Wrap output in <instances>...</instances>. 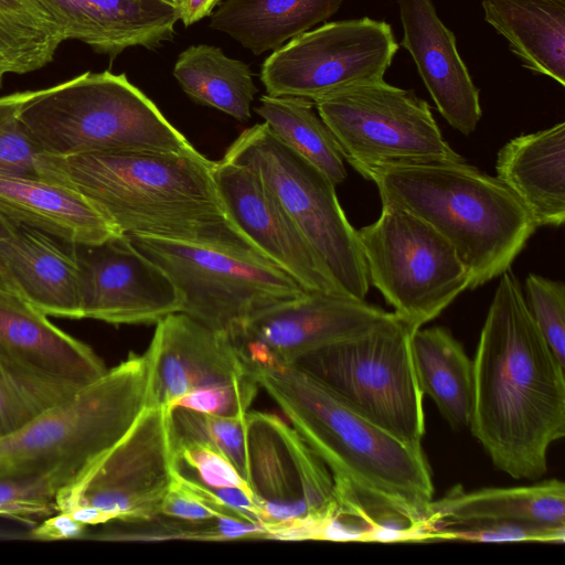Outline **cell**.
<instances>
[{
    "mask_svg": "<svg viewBox=\"0 0 565 565\" xmlns=\"http://www.w3.org/2000/svg\"><path fill=\"white\" fill-rule=\"evenodd\" d=\"M248 373L330 471L335 500L353 501L374 540H422L434 497L430 467L318 379L264 349L236 344Z\"/></svg>",
    "mask_w": 565,
    "mask_h": 565,
    "instance_id": "6da1fadb",
    "label": "cell"
},
{
    "mask_svg": "<svg viewBox=\"0 0 565 565\" xmlns=\"http://www.w3.org/2000/svg\"><path fill=\"white\" fill-rule=\"evenodd\" d=\"M472 360L469 428L492 463L539 480L550 446L565 435V366L555 358L509 268L500 276Z\"/></svg>",
    "mask_w": 565,
    "mask_h": 565,
    "instance_id": "7a4b0ae2",
    "label": "cell"
},
{
    "mask_svg": "<svg viewBox=\"0 0 565 565\" xmlns=\"http://www.w3.org/2000/svg\"><path fill=\"white\" fill-rule=\"evenodd\" d=\"M213 164L199 151H139L40 153L36 168L41 178L94 204L121 234L212 247L271 263L227 215Z\"/></svg>",
    "mask_w": 565,
    "mask_h": 565,
    "instance_id": "3957f363",
    "label": "cell"
},
{
    "mask_svg": "<svg viewBox=\"0 0 565 565\" xmlns=\"http://www.w3.org/2000/svg\"><path fill=\"white\" fill-rule=\"evenodd\" d=\"M382 203L427 222L455 248L476 289L509 269L536 230L529 212L497 177L463 161L373 170Z\"/></svg>",
    "mask_w": 565,
    "mask_h": 565,
    "instance_id": "277c9868",
    "label": "cell"
},
{
    "mask_svg": "<svg viewBox=\"0 0 565 565\" xmlns=\"http://www.w3.org/2000/svg\"><path fill=\"white\" fill-rule=\"evenodd\" d=\"M145 354L126 360L0 438V468L50 477L58 491L78 480L147 407Z\"/></svg>",
    "mask_w": 565,
    "mask_h": 565,
    "instance_id": "5b68a950",
    "label": "cell"
},
{
    "mask_svg": "<svg viewBox=\"0 0 565 565\" xmlns=\"http://www.w3.org/2000/svg\"><path fill=\"white\" fill-rule=\"evenodd\" d=\"M20 120L42 153L196 150L125 74L85 72L34 90Z\"/></svg>",
    "mask_w": 565,
    "mask_h": 565,
    "instance_id": "8992f818",
    "label": "cell"
},
{
    "mask_svg": "<svg viewBox=\"0 0 565 565\" xmlns=\"http://www.w3.org/2000/svg\"><path fill=\"white\" fill-rule=\"evenodd\" d=\"M418 329L394 311L371 330L291 362L334 392L361 416L423 450L425 414L411 339Z\"/></svg>",
    "mask_w": 565,
    "mask_h": 565,
    "instance_id": "52a82bcc",
    "label": "cell"
},
{
    "mask_svg": "<svg viewBox=\"0 0 565 565\" xmlns=\"http://www.w3.org/2000/svg\"><path fill=\"white\" fill-rule=\"evenodd\" d=\"M223 159L252 169L350 297L365 300L370 281L356 230L342 210L335 185L285 145L266 122L245 129Z\"/></svg>",
    "mask_w": 565,
    "mask_h": 565,
    "instance_id": "ba28073f",
    "label": "cell"
},
{
    "mask_svg": "<svg viewBox=\"0 0 565 565\" xmlns=\"http://www.w3.org/2000/svg\"><path fill=\"white\" fill-rule=\"evenodd\" d=\"M177 287L181 312L231 340L258 312L306 290L275 264L225 250L143 235H127Z\"/></svg>",
    "mask_w": 565,
    "mask_h": 565,
    "instance_id": "9c48e42d",
    "label": "cell"
},
{
    "mask_svg": "<svg viewBox=\"0 0 565 565\" xmlns=\"http://www.w3.org/2000/svg\"><path fill=\"white\" fill-rule=\"evenodd\" d=\"M313 104L343 159L365 179L387 166L465 160L444 139L428 103L384 79Z\"/></svg>",
    "mask_w": 565,
    "mask_h": 565,
    "instance_id": "30bf717a",
    "label": "cell"
},
{
    "mask_svg": "<svg viewBox=\"0 0 565 565\" xmlns=\"http://www.w3.org/2000/svg\"><path fill=\"white\" fill-rule=\"evenodd\" d=\"M372 284L415 328L438 317L469 276L451 244L409 211L382 203L379 218L356 230Z\"/></svg>",
    "mask_w": 565,
    "mask_h": 565,
    "instance_id": "8fae6325",
    "label": "cell"
},
{
    "mask_svg": "<svg viewBox=\"0 0 565 565\" xmlns=\"http://www.w3.org/2000/svg\"><path fill=\"white\" fill-rule=\"evenodd\" d=\"M247 483L259 510L265 539L281 529L308 527L315 540L332 519L333 478L302 437L277 415H245Z\"/></svg>",
    "mask_w": 565,
    "mask_h": 565,
    "instance_id": "7c38bea8",
    "label": "cell"
},
{
    "mask_svg": "<svg viewBox=\"0 0 565 565\" xmlns=\"http://www.w3.org/2000/svg\"><path fill=\"white\" fill-rule=\"evenodd\" d=\"M397 50L384 21L364 17L329 22L273 51L262 65L260 79L269 96L315 103L383 79Z\"/></svg>",
    "mask_w": 565,
    "mask_h": 565,
    "instance_id": "4fadbf2b",
    "label": "cell"
},
{
    "mask_svg": "<svg viewBox=\"0 0 565 565\" xmlns=\"http://www.w3.org/2000/svg\"><path fill=\"white\" fill-rule=\"evenodd\" d=\"M173 480L169 408L146 407L113 448L57 492L55 510L89 505L108 523L151 518L160 513Z\"/></svg>",
    "mask_w": 565,
    "mask_h": 565,
    "instance_id": "5bb4252c",
    "label": "cell"
},
{
    "mask_svg": "<svg viewBox=\"0 0 565 565\" xmlns=\"http://www.w3.org/2000/svg\"><path fill=\"white\" fill-rule=\"evenodd\" d=\"M83 318L110 324H154L181 312V296L154 262L125 234L97 244H74Z\"/></svg>",
    "mask_w": 565,
    "mask_h": 565,
    "instance_id": "9a60e30c",
    "label": "cell"
},
{
    "mask_svg": "<svg viewBox=\"0 0 565 565\" xmlns=\"http://www.w3.org/2000/svg\"><path fill=\"white\" fill-rule=\"evenodd\" d=\"M213 175L232 222L271 263L306 291L347 295L258 174L222 158Z\"/></svg>",
    "mask_w": 565,
    "mask_h": 565,
    "instance_id": "2e32d148",
    "label": "cell"
},
{
    "mask_svg": "<svg viewBox=\"0 0 565 565\" xmlns=\"http://www.w3.org/2000/svg\"><path fill=\"white\" fill-rule=\"evenodd\" d=\"M148 362L147 407H169L183 395L249 376L238 348L183 312L156 323Z\"/></svg>",
    "mask_w": 565,
    "mask_h": 565,
    "instance_id": "e0dca14e",
    "label": "cell"
},
{
    "mask_svg": "<svg viewBox=\"0 0 565 565\" xmlns=\"http://www.w3.org/2000/svg\"><path fill=\"white\" fill-rule=\"evenodd\" d=\"M390 313L347 295L306 291L248 319L232 341L252 343L294 362L317 349L371 330Z\"/></svg>",
    "mask_w": 565,
    "mask_h": 565,
    "instance_id": "ac0fdd59",
    "label": "cell"
},
{
    "mask_svg": "<svg viewBox=\"0 0 565 565\" xmlns=\"http://www.w3.org/2000/svg\"><path fill=\"white\" fill-rule=\"evenodd\" d=\"M403 25L401 45L412 55L440 115L465 136L472 134L482 110L456 45L454 33L438 17L431 0H396Z\"/></svg>",
    "mask_w": 565,
    "mask_h": 565,
    "instance_id": "d6986e66",
    "label": "cell"
},
{
    "mask_svg": "<svg viewBox=\"0 0 565 565\" xmlns=\"http://www.w3.org/2000/svg\"><path fill=\"white\" fill-rule=\"evenodd\" d=\"M0 259L18 295L46 316L83 319L74 244L0 214Z\"/></svg>",
    "mask_w": 565,
    "mask_h": 565,
    "instance_id": "ffe728a7",
    "label": "cell"
},
{
    "mask_svg": "<svg viewBox=\"0 0 565 565\" xmlns=\"http://www.w3.org/2000/svg\"><path fill=\"white\" fill-rule=\"evenodd\" d=\"M64 41L77 40L116 57L132 46L154 50L174 35L179 8L164 0H38Z\"/></svg>",
    "mask_w": 565,
    "mask_h": 565,
    "instance_id": "44dd1931",
    "label": "cell"
},
{
    "mask_svg": "<svg viewBox=\"0 0 565 565\" xmlns=\"http://www.w3.org/2000/svg\"><path fill=\"white\" fill-rule=\"evenodd\" d=\"M0 356L82 387L106 371L86 343L53 324L20 295L0 289Z\"/></svg>",
    "mask_w": 565,
    "mask_h": 565,
    "instance_id": "7402d4cb",
    "label": "cell"
},
{
    "mask_svg": "<svg viewBox=\"0 0 565 565\" xmlns=\"http://www.w3.org/2000/svg\"><path fill=\"white\" fill-rule=\"evenodd\" d=\"M497 179L522 203L536 227L565 221V122L518 136L498 152Z\"/></svg>",
    "mask_w": 565,
    "mask_h": 565,
    "instance_id": "603a6c76",
    "label": "cell"
},
{
    "mask_svg": "<svg viewBox=\"0 0 565 565\" xmlns=\"http://www.w3.org/2000/svg\"><path fill=\"white\" fill-rule=\"evenodd\" d=\"M0 214L73 244L121 235L84 196L41 177L0 173Z\"/></svg>",
    "mask_w": 565,
    "mask_h": 565,
    "instance_id": "cb8c5ba5",
    "label": "cell"
},
{
    "mask_svg": "<svg viewBox=\"0 0 565 565\" xmlns=\"http://www.w3.org/2000/svg\"><path fill=\"white\" fill-rule=\"evenodd\" d=\"M497 523L565 531V483L548 479L532 486L473 491L457 484L433 500L427 529Z\"/></svg>",
    "mask_w": 565,
    "mask_h": 565,
    "instance_id": "d4e9b609",
    "label": "cell"
},
{
    "mask_svg": "<svg viewBox=\"0 0 565 565\" xmlns=\"http://www.w3.org/2000/svg\"><path fill=\"white\" fill-rule=\"evenodd\" d=\"M482 7L524 67L565 85V0H483Z\"/></svg>",
    "mask_w": 565,
    "mask_h": 565,
    "instance_id": "484cf974",
    "label": "cell"
},
{
    "mask_svg": "<svg viewBox=\"0 0 565 565\" xmlns=\"http://www.w3.org/2000/svg\"><path fill=\"white\" fill-rule=\"evenodd\" d=\"M344 0H226L210 26L255 55L275 51L331 18Z\"/></svg>",
    "mask_w": 565,
    "mask_h": 565,
    "instance_id": "4316f807",
    "label": "cell"
},
{
    "mask_svg": "<svg viewBox=\"0 0 565 565\" xmlns=\"http://www.w3.org/2000/svg\"><path fill=\"white\" fill-rule=\"evenodd\" d=\"M412 354L420 390L456 429L469 427L473 404V364L462 345L441 327L416 329Z\"/></svg>",
    "mask_w": 565,
    "mask_h": 565,
    "instance_id": "83f0119b",
    "label": "cell"
},
{
    "mask_svg": "<svg viewBox=\"0 0 565 565\" xmlns=\"http://www.w3.org/2000/svg\"><path fill=\"white\" fill-rule=\"evenodd\" d=\"M173 75L195 103L218 109L238 121L250 118L258 92L249 66L226 56L220 47L191 45L178 56Z\"/></svg>",
    "mask_w": 565,
    "mask_h": 565,
    "instance_id": "f1b7e54d",
    "label": "cell"
},
{
    "mask_svg": "<svg viewBox=\"0 0 565 565\" xmlns=\"http://www.w3.org/2000/svg\"><path fill=\"white\" fill-rule=\"evenodd\" d=\"M313 103L300 97L263 95L255 111L291 150L319 169L334 185L347 178L344 159Z\"/></svg>",
    "mask_w": 565,
    "mask_h": 565,
    "instance_id": "f546056e",
    "label": "cell"
},
{
    "mask_svg": "<svg viewBox=\"0 0 565 565\" xmlns=\"http://www.w3.org/2000/svg\"><path fill=\"white\" fill-rule=\"evenodd\" d=\"M63 42L60 26L38 0H0V89L7 75L50 64Z\"/></svg>",
    "mask_w": 565,
    "mask_h": 565,
    "instance_id": "4dcf8cb0",
    "label": "cell"
},
{
    "mask_svg": "<svg viewBox=\"0 0 565 565\" xmlns=\"http://www.w3.org/2000/svg\"><path fill=\"white\" fill-rule=\"evenodd\" d=\"M78 388L0 356V438L20 429Z\"/></svg>",
    "mask_w": 565,
    "mask_h": 565,
    "instance_id": "1f68e13d",
    "label": "cell"
},
{
    "mask_svg": "<svg viewBox=\"0 0 565 565\" xmlns=\"http://www.w3.org/2000/svg\"><path fill=\"white\" fill-rule=\"evenodd\" d=\"M169 420L171 436L209 444L228 458L247 479L245 416L222 417L173 406L169 407Z\"/></svg>",
    "mask_w": 565,
    "mask_h": 565,
    "instance_id": "d6a6232c",
    "label": "cell"
},
{
    "mask_svg": "<svg viewBox=\"0 0 565 565\" xmlns=\"http://www.w3.org/2000/svg\"><path fill=\"white\" fill-rule=\"evenodd\" d=\"M58 489L42 473L0 468V516L34 523L56 513Z\"/></svg>",
    "mask_w": 565,
    "mask_h": 565,
    "instance_id": "836d02e7",
    "label": "cell"
},
{
    "mask_svg": "<svg viewBox=\"0 0 565 565\" xmlns=\"http://www.w3.org/2000/svg\"><path fill=\"white\" fill-rule=\"evenodd\" d=\"M34 90L0 97V173L40 177L38 157L42 151L31 139L20 111Z\"/></svg>",
    "mask_w": 565,
    "mask_h": 565,
    "instance_id": "e575fe53",
    "label": "cell"
},
{
    "mask_svg": "<svg viewBox=\"0 0 565 565\" xmlns=\"http://www.w3.org/2000/svg\"><path fill=\"white\" fill-rule=\"evenodd\" d=\"M171 439L177 475L210 488L249 489L232 461L214 447L188 438L171 436Z\"/></svg>",
    "mask_w": 565,
    "mask_h": 565,
    "instance_id": "d590c367",
    "label": "cell"
},
{
    "mask_svg": "<svg viewBox=\"0 0 565 565\" xmlns=\"http://www.w3.org/2000/svg\"><path fill=\"white\" fill-rule=\"evenodd\" d=\"M116 522L121 525L94 534L86 533L85 539L97 541H221L215 518L189 521L159 513L147 519Z\"/></svg>",
    "mask_w": 565,
    "mask_h": 565,
    "instance_id": "8d00e7d4",
    "label": "cell"
},
{
    "mask_svg": "<svg viewBox=\"0 0 565 565\" xmlns=\"http://www.w3.org/2000/svg\"><path fill=\"white\" fill-rule=\"evenodd\" d=\"M525 303L558 362L565 366V285L561 280L529 274Z\"/></svg>",
    "mask_w": 565,
    "mask_h": 565,
    "instance_id": "74e56055",
    "label": "cell"
},
{
    "mask_svg": "<svg viewBox=\"0 0 565 565\" xmlns=\"http://www.w3.org/2000/svg\"><path fill=\"white\" fill-rule=\"evenodd\" d=\"M258 388L257 382L249 374V376L228 384L190 392L169 407L181 406L222 417H244L255 399Z\"/></svg>",
    "mask_w": 565,
    "mask_h": 565,
    "instance_id": "f35d334b",
    "label": "cell"
},
{
    "mask_svg": "<svg viewBox=\"0 0 565 565\" xmlns=\"http://www.w3.org/2000/svg\"><path fill=\"white\" fill-rule=\"evenodd\" d=\"M564 539L565 531L503 523L433 526L427 529L422 536V541L456 540L470 542H564Z\"/></svg>",
    "mask_w": 565,
    "mask_h": 565,
    "instance_id": "ab89813d",
    "label": "cell"
},
{
    "mask_svg": "<svg viewBox=\"0 0 565 565\" xmlns=\"http://www.w3.org/2000/svg\"><path fill=\"white\" fill-rule=\"evenodd\" d=\"M87 533V525L75 520L67 512H56L36 524L29 537L36 541L79 540Z\"/></svg>",
    "mask_w": 565,
    "mask_h": 565,
    "instance_id": "60d3db41",
    "label": "cell"
},
{
    "mask_svg": "<svg viewBox=\"0 0 565 565\" xmlns=\"http://www.w3.org/2000/svg\"><path fill=\"white\" fill-rule=\"evenodd\" d=\"M221 0H182L179 6L180 20L189 26L210 15Z\"/></svg>",
    "mask_w": 565,
    "mask_h": 565,
    "instance_id": "b9f144b4",
    "label": "cell"
},
{
    "mask_svg": "<svg viewBox=\"0 0 565 565\" xmlns=\"http://www.w3.org/2000/svg\"><path fill=\"white\" fill-rule=\"evenodd\" d=\"M0 289L10 290L17 294L14 286L0 259Z\"/></svg>",
    "mask_w": 565,
    "mask_h": 565,
    "instance_id": "7bdbcfd3",
    "label": "cell"
},
{
    "mask_svg": "<svg viewBox=\"0 0 565 565\" xmlns=\"http://www.w3.org/2000/svg\"><path fill=\"white\" fill-rule=\"evenodd\" d=\"M15 537H22V535L20 534H11V533H7V532H0V539H15Z\"/></svg>",
    "mask_w": 565,
    "mask_h": 565,
    "instance_id": "ee69618b",
    "label": "cell"
},
{
    "mask_svg": "<svg viewBox=\"0 0 565 565\" xmlns=\"http://www.w3.org/2000/svg\"><path fill=\"white\" fill-rule=\"evenodd\" d=\"M164 1L175 6L178 8H179L180 3L182 2V0H164Z\"/></svg>",
    "mask_w": 565,
    "mask_h": 565,
    "instance_id": "f6af8a7d",
    "label": "cell"
}]
</instances>
